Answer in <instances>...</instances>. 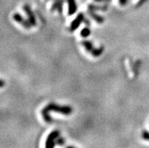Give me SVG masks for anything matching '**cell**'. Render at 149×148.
<instances>
[{
	"label": "cell",
	"instance_id": "14",
	"mask_svg": "<svg viewBox=\"0 0 149 148\" xmlns=\"http://www.w3.org/2000/svg\"><path fill=\"white\" fill-rule=\"evenodd\" d=\"M120 2V4L121 6H126L127 3V2H128V0H119Z\"/></svg>",
	"mask_w": 149,
	"mask_h": 148
},
{
	"label": "cell",
	"instance_id": "3",
	"mask_svg": "<svg viewBox=\"0 0 149 148\" xmlns=\"http://www.w3.org/2000/svg\"><path fill=\"white\" fill-rule=\"evenodd\" d=\"M60 136V131L58 130H55V131H52L51 133L49 134V136L47 137V139L45 141V146L46 148H53L55 147V141Z\"/></svg>",
	"mask_w": 149,
	"mask_h": 148
},
{
	"label": "cell",
	"instance_id": "13",
	"mask_svg": "<svg viewBox=\"0 0 149 148\" xmlns=\"http://www.w3.org/2000/svg\"><path fill=\"white\" fill-rule=\"evenodd\" d=\"M142 138L146 141H149V132L147 131H144L142 132Z\"/></svg>",
	"mask_w": 149,
	"mask_h": 148
},
{
	"label": "cell",
	"instance_id": "10",
	"mask_svg": "<svg viewBox=\"0 0 149 148\" xmlns=\"http://www.w3.org/2000/svg\"><path fill=\"white\" fill-rule=\"evenodd\" d=\"M108 9V6H96V5H93L90 4L88 6V10H92V11H106Z\"/></svg>",
	"mask_w": 149,
	"mask_h": 148
},
{
	"label": "cell",
	"instance_id": "1",
	"mask_svg": "<svg viewBox=\"0 0 149 148\" xmlns=\"http://www.w3.org/2000/svg\"><path fill=\"white\" fill-rule=\"evenodd\" d=\"M50 111H55V113H61L63 115H70L73 112V109L70 106L68 105H64V106H61V105L56 104L55 103H50L48 105H46L42 110V116L43 117V120H45L46 122H52L51 116H49V113Z\"/></svg>",
	"mask_w": 149,
	"mask_h": 148
},
{
	"label": "cell",
	"instance_id": "11",
	"mask_svg": "<svg viewBox=\"0 0 149 148\" xmlns=\"http://www.w3.org/2000/svg\"><path fill=\"white\" fill-rule=\"evenodd\" d=\"M91 33V30L89 27H85V28H83V30H81V32H80V36L83 38H86L88 36H90Z\"/></svg>",
	"mask_w": 149,
	"mask_h": 148
},
{
	"label": "cell",
	"instance_id": "9",
	"mask_svg": "<svg viewBox=\"0 0 149 148\" xmlns=\"http://www.w3.org/2000/svg\"><path fill=\"white\" fill-rule=\"evenodd\" d=\"M88 11H89V15H90L91 17H93V18L94 19L95 21H96L98 24H103V23H104V17H102V16H100V15H97V14L95 12V11L88 10Z\"/></svg>",
	"mask_w": 149,
	"mask_h": 148
},
{
	"label": "cell",
	"instance_id": "6",
	"mask_svg": "<svg viewBox=\"0 0 149 148\" xmlns=\"http://www.w3.org/2000/svg\"><path fill=\"white\" fill-rule=\"evenodd\" d=\"M84 19H85L84 18V15H83V13L78 14L77 17L74 19V21H72L71 24H70V31H71V32L75 31V30L79 27L80 24L84 21Z\"/></svg>",
	"mask_w": 149,
	"mask_h": 148
},
{
	"label": "cell",
	"instance_id": "16",
	"mask_svg": "<svg viewBox=\"0 0 149 148\" xmlns=\"http://www.w3.org/2000/svg\"><path fill=\"white\" fill-rule=\"evenodd\" d=\"M4 86H5V81L0 79V88H2Z\"/></svg>",
	"mask_w": 149,
	"mask_h": 148
},
{
	"label": "cell",
	"instance_id": "2",
	"mask_svg": "<svg viewBox=\"0 0 149 148\" xmlns=\"http://www.w3.org/2000/svg\"><path fill=\"white\" fill-rule=\"evenodd\" d=\"M82 45L85 48L87 52L90 53L94 57L100 56V55L102 54L103 51H104V47L103 46H101V47L98 48V49L94 48L93 43L90 41H89V40H83L82 42Z\"/></svg>",
	"mask_w": 149,
	"mask_h": 148
},
{
	"label": "cell",
	"instance_id": "8",
	"mask_svg": "<svg viewBox=\"0 0 149 148\" xmlns=\"http://www.w3.org/2000/svg\"><path fill=\"white\" fill-rule=\"evenodd\" d=\"M55 2L53 3L51 8V11H58L59 13L62 12V5L64 0H54Z\"/></svg>",
	"mask_w": 149,
	"mask_h": 148
},
{
	"label": "cell",
	"instance_id": "4",
	"mask_svg": "<svg viewBox=\"0 0 149 148\" xmlns=\"http://www.w3.org/2000/svg\"><path fill=\"white\" fill-rule=\"evenodd\" d=\"M13 19L15 20V21L17 23H18L19 24L22 25L25 29L26 30H30L31 28V24L30 23V21L28 20H26L24 17L21 16V15L19 13H15L13 15Z\"/></svg>",
	"mask_w": 149,
	"mask_h": 148
},
{
	"label": "cell",
	"instance_id": "5",
	"mask_svg": "<svg viewBox=\"0 0 149 148\" xmlns=\"http://www.w3.org/2000/svg\"><path fill=\"white\" fill-rule=\"evenodd\" d=\"M24 11H25V13L26 15V17L28 18V21H30V23L33 26H36V19L35 15H34L33 12L31 8L29 5H25L24 6Z\"/></svg>",
	"mask_w": 149,
	"mask_h": 148
},
{
	"label": "cell",
	"instance_id": "7",
	"mask_svg": "<svg viewBox=\"0 0 149 148\" xmlns=\"http://www.w3.org/2000/svg\"><path fill=\"white\" fill-rule=\"evenodd\" d=\"M68 4V15H73L77 10V6L75 0H67Z\"/></svg>",
	"mask_w": 149,
	"mask_h": 148
},
{
	"label": "cell",
	"instance_id": "15",
	"mask_svg": "<svg viewBox=\"0 0 149 148\" xmlns=\"http://www.w3.org/2000/svg\"><path fill=\"white\" fill-rule=\"evenodd\" d=\"M94 1L96 2H106V3L111 2V0H94Z\"/></svg>",
	"mask_w": 149,
	"mask_h": 148
},
{
	"label": "cell",
	"instance_id": "12",
	"mask_svg": "<svg viewBox=\"0 0 149 148\" xmlns=\"http://www.w3.org/2000/svg\"><path fill=\"white\" fill-rule=\"evenodd\" d=\"M58 145H60V146H62V145H64V143H65V141H64V139L61 137H58V138L56 139V142H55Z\"/></svg>",
	"mask_w": 149,
	"mask_h": 148
},
{
	"label": "cell",
	"instance_id": "17",
	"mask_svg": "<svg viewBox=\"0 0 149 148\" xmlns=\"http://www.w3.org/2000/svg\"><path fill=\"white\" fill-rule=\"evenodd\" d=\"M83 22L85 23L86 25H89V26L90 25V22H89V20H86V19H84V21H83Z\"/></svg>",
	"mask_w": 149,
	"mask_h": 148
}]
</instances>
